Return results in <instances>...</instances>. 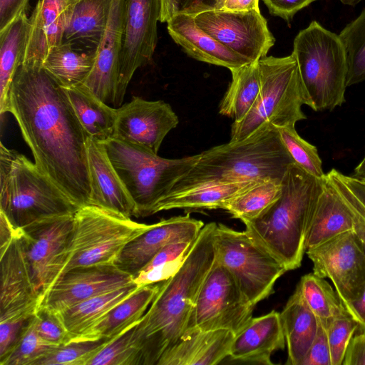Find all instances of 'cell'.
<instances>
[{"label":"cell","mask_w":365,"mask_h":365,"mask_svg":"<svg viewBox=\"0 0 365 365\" xmlns=\"http://www.w3.org/2000/svg\"><path fill=\"white\" fill-rule=\"evenodd\" d=\"M65 90L89 137L101 143L113 137L117 108L103 102L82 84Z\"/></svg>","instance_id":"4dcf8cb0"},{"label":"cell","mask_w":365,"mask_h":365,"mask_svg":"<svg viewBox=\"0 0 365 365\" xmlns=\"http://www.w3.org/2000/svg\"><path fill=\"white\" fill-rule=\"evenodd\" d=\"M204 225L190 214L161 220L129 242L114 264L133 277L165 246L176 241H193Z\"/></svg>","instance_id":"ffe728a7"},{"label":"cell","mask_w":365,"mask_h":365,"mask_svg":"<svg viewBox=\"0 0 365 365\" xmlns=\"http://www.w3.org/2000/svg\"><path fill=\"white\" fill-rule=\"evenodd\" d=\"M136 324L111 339L87 365H143L141 349L135 333Z\"/></svg>","instance_id":"f35d334b"},{"label":"cell","mask_w":365,"mask_h":365,"mask_svg":"<svg viewBox=\"0 0 365 365\" xmlns=\"http://www.w3.org/2000/svg\"><path fill=\"white\" fill-rule=\"evenodd\" d=\"M350 316L358 323L359 327L365 331V285L359 295L346 307Z\"/></svg>","instance_id":"db71d44e"},{"label":"cell","mask_w":365,"mask_h":365,"mask_svg":"<svg viewBox=\"0 0 365 365\" xmlns=\"http://www.w3.org/2000/svg\"><path fill=\"white\" fill-rule=\"evenodd\" d=\"M294 56L309 106L314 111L332 110L345 102L348 65L339 36L317 21L301 30L293 43Z\"/></svg>","instance_id":"52a82bcc"},{"label":"cell","mask_w":365,"mask_h":365,"mask_svg":"<svg viewBox=\"0 0 365 365\" xmlns=\"http://www.w3.org/2000/svg\"><path fill=\"white\" fill-rule=\"evenodd\" d=\"M280 192L281 182L260 180L230 199L222 209L244 222L259 216L277 199Z\"/></svg>","instance_id":"8d00e7d4"},{"label":"cell","mask_w":365,"mask_h":365,"mask_svg":"<svg viewBox=\"0 0 365 365\" xmlns=\"http://www.w3.org/2000/svg\"><path fill=\"white\" fill-rule=\"evenodd\" d=\"M297 286L307 306L324 324L348 313L336 290L324 278L309 273L301 277Z\"/></svg>","instance_id":"d590c367"},{"label":"cell","mask_w":365,"mask_h":365,"mask_svg":"<svg viewBox=\"0 0 365 365\" xmlns=\"http://www.w3.org/2000/svg\"><path fill=\"white\" fill-rule=\"evenodd\" d=\"M270 14L289 21L301 9L317 0H262Z\"/></svg>","instance_id":"c3c4849f"},{"label":"cell","mask_w":365,"mask_h":365,"mask_svg":"<svg viewBox=\"0 0 365 365\" xmlns=\"http://www.w3.org/2000/svg\"><path fill=\"white\" fill-rule=\"evenodd\" d=\"M179 119L170 104L162 100L148 101L138 96L117 108L115 138L144 147L158 154L168 133Z\"/></svg>","instance_id":"e0dca14e"},{"label":"cell","mask_w":365,"mask_h":365,"mask_svg":"<svg viewBox=\"0 0 365 365\" xmlns=\"http://www.w3.org/2000/svg\"><path fill=\"white\" fill-rule=\"evenodd\" d=\"M292 163L277 128L266 125L242 140H230L200 153L195 165L167 195L215 184L266 180L281 182Z\"/></svg>","instance_id":"3957f363"},{"label":"cell","mask_w":365,"mask_h":365,"mask_svg":"<svg viewBox=\"0 0 365 365\" xmlns=\"http://www.w3.org/2000/svg\"><path fill=\"white\" fill-rule=\"evenodd\" d=\"M66 3L69 5L73 6L78 2L83 1V0H65Z\"/></svg>","instance_id":"94428289"},{"label":"cell","mask_w":365,"mask_h":365,"mask_svg":"<svg viewBox=\"0 0 365 365\" xmlns=\"http://www.w3.org/2000/svg\"><path fill=\"white\" fill-rule=\"evenodd\" d=\"M88 165L91 188V205L123 216L136 217V207L101 142L88 137Z\"/></svg>","instance_id":"44dd1931"},{"label":"cell","mask_w":365,"mask_h":365,"mask_svg":"<svg viewBox=\"0 0 365 365\" xmlns=\"http://www.w3.org/2000/svg\"><path fill=\"white\" fill-rule=\"evenodd\" d=\"M348 65L347 86L365 80V8L339 33Z\"/></svg>","instance_id":"74e56055"},{"label":"cell","mask_w":365,"mask_h":365,"mask_svg":"<svg viewBox=\"0 0 365 365\" xmlns=\"http://www.w3.org/2000/svg\"><path fill=\"white\" fill-rule=\"evenodd\" d=\"M343 4L354 6L359 3H360L362 0H339Z\"/></svg>","instance_id":"91938a15"},{"label":"cell","mask_w":365,"mask_h":365,"mask_svg":"<svg viewBox=\"0 0 365 365\" xmlns=\"http://www.w3.org/2000/svg\"><path fill=\"white\" fill-rule=\"evenodd\" d=\"M35 314H25L0 321V360L14 349L30 325Z\"/></svg>","instance_id":"f6af8a7d"},{"label":"cell","mask_w":365,"mask_h":365,"mask_svg":"<svg viewBox=\"0 0 365 365\" xmlns=\"http://www.w3.org/2000/svg\"><path fill=\"white\" fill-rule=\"evenodd\" d=\"M329 173L349 190L365 210V182L342 174L336 169H331Z\"/></svg>","instance_id":"f5cc1de1"},{"label":"cell","mask_w":365,"mask_h":365,"mask_svg":"<svg viewBox=\"0 0 365 365\" xmlns=\"http://www.w3.org/2000/svg\"><path fill=\"white\" fill-rule=\"evenodd\" d=\"M351 176L361 180H365V155L361 162L355 168L354 174Z\"/></svg>","instance_id":"680465c9"},{"label":"cell","mask_w":365,"mask_h":365,"mask_svg":"<svg viewBox=\"0 0 365 365\" xmlns=\"http://www.w3.org/2000/svg\"><path fill=\"white\" fill-rule=\"evenodd\" d=\"M173 40L190 57L231 70L250 61L200 29L194 16L178 13L167 22Z\"/></svg>","instance_id":"cb8c5ba5"},{"label":"cell","mask_w":365,"mask_h":365,"mask_svg":"<svg viewBox=\"0 0 365 365\" xmlns=\"http://www.w3.org/2000/svg\"><path fill=\"white\" fill-rule=\"evenodd\" d=\"M94 51L81 52L71 43L63 42L53 48L43 63V67L65 88L81 84L93 64Z\"/></svg>","instance_id":"e575fe53"},{"label":"cell","mask_w":365,"mask_h":365,"mask_svg":"<svg viewBox=\"0 0 365 365\" xmlns=\"http://www.w3.org/2000/svg\"><path fill=\"white\" fill-rule=\"evenodd\" d=\"M301 365H331L327 329L320 320L317 335Z\"/></svg>","instance_id":"7dc6e473"},{"label":"cell","mask_w":365,"mask_h":365,"mask_svg":"<svg viewBox=\"0 0 365 365\" xmlns=\"http://www.w3.org/2000/svg\"><path fill=\"white\" fill-rule=\"evenodd\" d=\"M30 0H0V31L26 13Z\"/></svg>","instance_id":"681fc988"},{"label":"cell","mask_w":365,"mask_h":365,"mask_svg":"<svg viewBox=\"0 0 365 365\" xmlns=\"http://www.w3.org/2000/svg\"><path fill=\"white\" fill-rule=\"evenodd\" d=\"M160 0H125L115 106H120L135 71L148 64L158 43Z\"/></svg>","instance_id":"5bb4252c"},{"label":"cell","mask_w":365,"mask_h":365,"mask_svg":"<svg viewBox=\"0 0 365 365\" xmlns=\"http://www.w3.org/2000/svg\"><path fill=\"white\" fill-rule=\"evenodd\" d=\"M162 282L140 287L110 310L80 339H113L138 322L158 293Z\"/></svg>","instance_id":"83f0119b"},{"label":"cell","mask_w":365,"mask_h":365,"mask_svg":"<svg viewBox=\"0 0 365 365\" xmlns=\"http://www.w3.org/2000/svg\"><path fill=\"white\" fill-rule=\"evenodd\" d=\"M363 181H364V182H365V180H363Z\"/></svg>","instance_id":"6125c7cd"},{"label":"cell","mask_w":365,"mask_h":365,"mask_svg":"<svg viewBox=\"0 0 365 365\" xmlns=\"http://www.w3.org/2000/svg\"><path fill=\"white\" fill-rule=\"evenodd\" d=\"M353 227L351 208L326 175L308 225L306 250L353 230Z\"/></svg>","instance_id":"484cf974"},{"label":"cell","mask_w":365,"mask_h":365,"mask_svg":"<svg viewBox=\"0 0 365 365\" xmlns=\"http://www.w3.org/2000/svg\"><path fill=\"white\" fill-rule=\"evenodd\" d=\"M133 282V277L115 264L76 267L56 280L43 294L39 307L58 313Z\"/></svg>","instance_id":"2e32d148"},{"label":"cell","mask_w":365,"mask_h":365,"mask_svg":"<svg viewBox=\"0 0 365 365\" xmlns=\"http://www.w3.org/2000/svg\"><path fill=\"white\" fill-rule=\"evenodd\" d=\"M150 226L95 205L79 208L74 214L69 259L63 273L76 267L114 264L125 246Z\"/></svg>","instance_id":"9c48e42d"},{"label":"cell","mask_w":365,"mask_h":365,"mask_svg":"<svg viewBox=\"0 0 365 365\" xmlns=\"http://www.w3.org/2000/svg\"><path fill=\"white\" fill-rule=\"evenodd\" d=\"M14 116L36 166L80 208L91 205L88 135L65 88L42 65L24 63L11 83Z\"/></svg>","instance_id":"6da1fadb"},{"label":"cell","mask_w":365,"mask_h":365,"mask_svg":"<svg viewBox=\"0 0 365 365\" xmlns=\"http://www.w3.org/2000/svg\"><path fill=\"white\" fill-rule=\"evenodd\" d=\"M336 189L351 210L353 215V231L365 247V210L349 191V190L329 172L326 173Z\"/></svg>","instance_id":"bcb514c9"},{"label":"cell","mask_w":365,"mask_h":365,"mask_svg":"<svg viewBox=\"0 0 365 365\" xmlns=\"http://www.w3.org/2000/svg\"><path fill=\"white\" fill-rule=\"evenodd\" d=\"M230 71L232 80L220 103L219 113L238 123L250 110L260 90L258 61Z\"/></svg>","instance_id":"d6a6232c"},{"label":"cell","mask_w":365,"mask_h":365,"mask_svg":"<svg viewBox=\"0 0 365 365\" xmlns=\"http://www.w3.org/2000/svg\"><path fill=\"white\" fill-rule=\"evenodd\" d=\"M56 346L44 341L35 327V316L14 349L0 360L1 365H35Z\"/></svg>","instance_id":"b9f144b4"},{"label":"cell","mask_w":365,"mask_h":365,"mask_svg":"<svg viewBox=\"0 0 365 365\" xmlns=\"http://www.w3.org/2000/svg\"><path fill=\"white\" fill-rule=\"evenodd\" d=\"M258 64L261 86L257 98L245 117L232 124L230 141L247 138L266 125L277 129L295 126L307 118L302 107L309 106V101L293 53L266 56Z\"/></svg>","instance_id":"8992f818"},{"label":"cell","mask_w":365,"mask_h":365,"mask_svg":"<svg viewBox=\"0 0 365 365\" xmlns=\"http://www.w3.org/2000/svg\"><path fill=\"white\" fill-rule=\"evenodd\" d=\"M22 230L16 228L0 212V252L4 251L16 237L21 236Z\"/></svg>","instance_id":"11a10c76"},{"label":"cell","mask_w":365,"mask_h":365,"mask_svg":"<svg viewBox=\"0 0 365 365\" xmlns=\"http://www.w3.org/2000/svg\"><path fill=\"white\" fill-rule=\"evenodd\" d=\"M194 17L200 29L252 62L266 56L275 42L259 9L209 11Z\"/></svg>","instance_id":"9a60e30c"},{"label":"cell","mask_w":365,"mask_h":365,"mask_svg":"<svg viewBox=\"0 0 365 365\" xmlns=\"http://www.w3.org/2000/svg\"><path fill=\"white\" fill-rule=\"evenodd\" d=\"M125 0H112L106 29L94 51L91 70L81 83L109 106L115 105Z\"/></svg>","instance_id":"d6986e66"},{"label":"cell","mask_w":365,"mask_h":365,"mask_svg":"<svg viewBox=\"0 0 365 365\" xmlns=\"http://www.w3.org/2000/svg\"><path fill=\"white\" fill-rule=\"evenodd\" d=\"M0 212L17 229L80 208L26 156L0 145Z\"/></svg>","instance_id":"5b68a950"},{"label":"cell","mask_w":365,"mask_h":365,"mask_svg":"<svg viewBox=\"0 0 365 365\" xmlns=\"http://www.w3.org/2000/svg\"><path fill=\"white\" fill-rule=\"evenodd\" d=\"M225 0H177V14L195 16L200 13L222 9Z\"/></svg>","instance_id":"f907efd6"},{"label":"cell","mask_w":365,"mask_h":365,"mask_svg":"<svg viewBox=\"0 0 365 365\" xmlns=\"http://www.w3.org/2000/svg\"><path fill=\"white\" fill-rule=\"evenodd\" d=\"M281 140L294 163L319 179L325 178L317 148L297 133L295 126L277 129Z\"/></svg>","instance_id":"60d3db41"},{"label":"cell","mask_w":365,"mask_h":365,"mask_svg":"<svg viewBox=\"0 0 365 365\" xmlns=\"http://www.w3.org/2000/svg\"><path fill=\"white\" fill-rule=\"evenodd\" d=\"M306 253L313 273L329 279L346 307L365 285V247L353 230L342 233Z\"/></svg>","instance_id":"4fadbf2b"},{"label":"cell","mask_w":365,"mask_h":365,"mask_svg":"<svg viewBox=\"0 0 365 365\" xmlns=\"http://www.w3.org/2000/svg\"><path fill=\"white\" fill-rule=\"evenodd\" d=\"M73 217L74 215L49 217L22 229V246L42 297L68 262Z\"/></svg>","instance_id":"7c38bea8"},{"label":"cell","mask_w":365,"mask_h":365,"mask_svg":"<svg viewBox=\"0 0 365 365\" xmlns=\"http://www.w3.org/2000/svg\"><path fill=\"white\" fill-rule=\"evenodd\" d=\"M258 181H245L205 185L191 190L167 195L155 206L153 214L172 209H222L230 199Z\"/></svg>","instance_id":"1f68e13d"},{"label":"cell","mask_w":365,"mask_h":365,"mask_svg":"<svg viewBox=\"0 0 365 365\" xmlns=\"http://www.w3.org/2000/svg\"><path fill=\"white\" fill-rule=\"evenodd\" d=\"M280 313L270 312L252 318L232 341L229 356L233 361L273 364L272 354L285 346Z\"/></svg>","instance_id":"603a6c76"},{"label":"cell","mask_w":365,"mask_h":365,"mask_svg":"<svg viewBox=\"0 0 365 365\" xmlns=\"http://www.w3.org/2000/svg\"><path fill=\"white\" fill-rule=\"evenodd\" d=\"M111 339H83L72 340L56 346L35 365H87L89 360Z\"/></svg>","instance_id":"ab89813d"},{"label":"cell","mask_w":365,"mask_h":365,"mask_svg":"<svg viewBox=\"0 0 365 365\" xmlns=\"http://www.w3.org/2000/svg\"><path fill=\"white\" fill-rule=\"evenodd\" d=\"M342 364L365 365V331L352 337Z\"/></svg>","instance_id":"816d5d0a"},{"label":"cell","mask_w":365,"mask_h":365,"mask_svg":"<svg viewBox=\"0 0 365 365\" xmlns=\"http://www.w3.org/2000/svg\"><path fill=\"white\" fill-rule=\"evenodd\" d=\"M112 0H83L73 6L63 42L96 49L107 25Z\"/></svg>","instance_id":"836d02e7"},{"label":"cell","mask_w":365,"mask_h":365,"mask_svg":"<svg viewBox=\"0 0 365 365\" xmlns=\"http://www.w3.org/2000/svg\"><path fill=\"white\" fill-rule=\"evenodd\" d=\"M235 334L226 329L186 330L156 365H214L229 356Z\"/></svg>","instance_id":"d4e9b609"},{"label":"cell","mask_w":365,"mask_h":365,"mask_svg":"<svg viewBox=\"0 0 365 365\" xmlns=\"http://www.w3.org/2000/svg\"><path fill=\"white\" fill-rule=\"evenodd\" d=\"M259 9V0H225L221 10L242 11Z\"/></svg>","instance_id":"9f6ffc18"},{"label":"cell","mask_w":365,"mask_h":365,"mask_svg":"<svg viewBox=\"0 0 365 365\" xmlns=\"http://www.w3.org/2000/svg\"><path fill=\"white\" fill-rule=\"evenodd\" d=\"M30 28V18L24 13L0 31L1 115L7 113L10 87L24 63Z\"/></svg>","instance_id":"f546056e"},{"label":"cell","mask_w":365,"mask_h":365,"mask_svg":"<svg viewBox=\"0 0 365 365\" xmlns=\"http://www.w3.org/2000/svg\"><path fill=\"white\" fill-rule=\"evenodd\" d=\"M140 287L134 282L108 292L58 313L71 341L81 339L107 313Z\"/></svg>","instance_id":"f1b7e54d"},{"label":"cell","mask_w":365,"mask_h":365,"mask_svg":"<svg viewBox=\"0 0 365 365\" xmlns=\"http://www.w3.org/2000/svg\"><path fill=\"white\" fill-rule=\"evenodd\" d=\"M330 350L331 365H341L349 344L359 328L349 313L336 317L324 324Z\"/></svg>","instance_id":"7bdbcfd3"},{"label":"cell","mask_w":365,"mask_h":365,"mask_svg":"<svg viewBox=\"0 0 365 365\" xmlns=\"http://www.w3.org/2000/svg\"><path fill=\"white\" fill-rule=\"evenodd\" d=\"M21 237H15L0 252V321L36 313L42 299L34 282Z\"/></svg>","instance_id":"ac0fdd59"},{"label":"cell","mask_w":365,"mask_h":365,"mask_svg":"<svg viewBox=\"0 0 365 365\" xmlns=\"http://www.w3.org/2000/svg\"><path fill=\"white\" fill-rule=\"evenodd\" d=\"M217 223L203 226L180 269L163 281L149 308L135 327L143 365H156L184 334L200 288L215 261Z\"/></svg>","instance_id":"7a4b0ae2"},{"label":"cell","mask_w":365,"mask_h":365,"mask_svg":"<svg viewBox=\"0 0 365 365\" xmlns=\"http://www.w3.org/2000/svg\"><path fill=\"white\" fill-rule=\"evenodd\" d=\"M289 365H301L319 327V319L304 300L298 287L280 312Z\"/></svg>","instance_id":"4316f807"},{"label":"cell","mask_w":365,"mask_h":365,"mask_svg":"<svg viewBox=\"0 0 365 365\" xmlns=\"http://www.w3.org/2000/svg\"><path fill=\"white\" fill-rule=\"evenodd\" d=\"M254 307L230 272L215 259L200 288L186 330L226 329L236 335L252 318Z\"/></svg>","instance_id":"8fae6325"},{"label":"cell","mask_w":365,"mask_h":365,"mask_svg":"<svg viewBox=\"0 0 365 365\" xmlns=\"http://www.w3.org/2000/svg\"><path fill=\"white\" fill-rule=\"evenodd\" d=\"M214 242L215 259L230 272L243 294L254 306L272 293L277 280L287 272L245 231L219 223Z\"/></svg>","instance_id":"30bf717a"},{"label":"cell","mask_w":365,"mask_h":365,"mask_svg":"<svg viewBox=\"0 0 365 365\" xmlns=\"http://www.w3.org/2000/svg\"><path fill=\"white\" fill-rule=\"evenodd\" d=\"M324 180L291 164L282 179L277 199L259 216L243 222L247 234L287 271L301 266L308 225Z\"/></svg>","instance_id":"277c9868"},{"label":"cell","mask_w":365,"mask_h":365,"mask_svg":"<svg viewBox=\"0 0 365 365\" xmlns=\"http://www.w3.org/2000/svg\"><path fill=\"white\" fill-rule=\"evenodd\" d=\"M176 14L177 0H160V22L167 23Z\"/></svg>","instance_id":"6f0895ef"},{"label":"cell","mask_w":365,"mask_h":365,"mask_svg":"<svg viewBox=\"0 0 365 365\" xmlns=\"http://www.w3.org/2000/svg\"><path fill=\"white\" fill-rule=\"evenodd\" d=\"M108 158L135 203L136 217L153 215L156 204L169 194L200 158V153L168 159L115 138L104 142Z\"/></svg>","instance_id":"ba28073f"},{"label":"cell","mask_w":365,"mask_h":365,"mask_svg":"<svg viewBox=\"0 0 365 365\" xmlns=\"http://www.w3.org/2000/svg\"><path fill=\"white\" fill-rule=\"evenodd\" d=\"M35 327L41 339L48 344L60 346L71 341L58 314L44 308H38Z\"/></svg>","instance_id":"ee69618b"},{"label":"cell","mask_w":365,"mask_h":365,"mask_svg":"<svg viewBox=\"0 0 365 365\" xmlns=\"http://www.w3.org/2000/svg\"><path fill=\"white\" fill-rule=\"evenodd\" d=\"M73 6L65 0H38L31 16L24 63L43 65L50 51L62 43Z\"/></svg>","instance_id":"7402d4cb"}]
</instances>
